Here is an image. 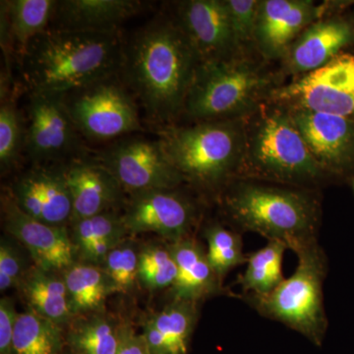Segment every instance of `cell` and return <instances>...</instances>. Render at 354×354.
<instances>
[{"label":"cell","instance_id":"6da1fadb","mask_svg":"<svg viewBox=\"0 0 354 354\" xmlns=\"http://www.w3.org/2000/svg\"><path fill=\"white\" fill-rule=\"evenodd\" d=\"M199 64L178 22L158 16L125 44L120 74L149 120L167 123L184 109Z\"/></svg>","mask_w":354,"mask_h":354},{"label":"cell","instance_id":"7a4b0ae2","mask_svg":"<svg viewBox=\"0 0 354 354\" xmlns=\"http://www.w3.org/2000/svg\"><path fill=\"white\" fill-rule=\"evenodd\" d=\"M124 46L118 32L95 34L46 30L22 55L30 95L64 97L120 73Z\"/></svg>","mask_w":354,"mask_h":354},{"label":"cell","instance_id":"3957f363","mask_svg":"<svg viewBox=\"0 0 354 354\" xmlns=\"http://www.w3.org/2000/svg\"><path fill=\"white\" fill-rule=\"evenodd\" d=\"M223 205L239 230L283 242L290 250L317 241L320 206L306 191L243 180L228 189Z\"/></svg>","mask_w":354,"mask_h":354},{"label":"cell","instance_id":"277c9868","mask_svg":"<svg viewBox=\"0 0 354 354\" xmlns=\"http://www.w3.org/2000/svg\"><path fill=\"white\" fill-rule=\"evenodd\" d=\"M243 127L239 176L267 183L306 185L326 174L288 111L259 104Z\"/></svg>","mask_w":354,"mask_h":354},{"label":"cell","instance_id":"5b68a950","mask_svg":"<svg viewBox=\"0 0 354 354\" xmlns=\"http://www.w3.org/2000/svg\"><path fill=\"white\" fill-rule=\"evenodd\" d=\"M160 141L183 181L214 189L239 172L244 132L241 123L232 120L204 121L169 128Z\"/></svg>","mask_w":354,"mask_h":354},{"label":"cell","instance_id":"8992f818","mask_svg":"<svg viewBox=\"0 0 354 354\" xmlns=\"http://www.w3.org/2000/svg\"><path fill=\"white\" fill-rule=\"evenodd\" d=\"M293 252L297 256V267L290 278L272 292L246 295L247 299L261 315L283 323L318 344L328 325L323 293L327 258L318 241L300 245Z\"/></svg>","mask_w":354,"mask_h":354},{"label":"cell","instance_id":"52a82bcc","mask_svg":"<svg viewBox=\"0 0 354 354\" xmlns=\"http://www.w3.org/2000/svg\"><path fill=\"white\" fill-rule=\"evenodd\" d=\"M270 80L248 60L230 57L198 65L184 109L204 121L232 120L259 106Z\"/></svg>","mask_w":354,"mask_h":354},{"label":"cell","instance_id":"ba28073f","mask_svg":"<svg viewBox=\"0 0 354 354\" xmlns=\"http://www.w3.org/2000/svg\"><path fill=\"white\" fill-rule=\"evenodd\" d=\"M72 121L88 140L109 141L141 129L138 109L118 75L64 97Z\"/></svg>","mask_w":354,"mask_h":354},{"label":"cell","instance_id":"9c48e42d","mask_svg":"<svg viewBox=\"0 0 354 354\" xmlns=\"http://www.w3.org/2000/svg\"><path fill=\"white\" fill-rule=\"evenodd\" d=\"M290 111L349 116L354 114V55L339 53L327 64L274 92Z\"/></svg>","mask_w":354,"mask_h":354},{"label":"cell","instance_id":"30bf717a","mask_svg":"<svg viewBox=\"0 0 354 354\" xmlns=\"http://www.w3.org/2000/svg\"><path fill=\"white\" fill-rule=\"evenodd\" d=\"M97 162L111 171L122 189L132 194L174 189L183 183L160 140H118L100 153Z\"/></svg>","mask_w":354,"mask_h":354},{"label":"cell","instance_id":"8fae6325","mask_svg":"<svg viewBox=\"0 0 354 354\" xmlns=\"http://www.w3.org/2000/svg\"><path fill=\"white\" fill-rule=\"evenodd\" d=\"M24 149L38 165L76 155L80 133L70 118L64 97L30 95Z\"/></svg>","mask_w":354,"mask_h":354},{"label":"cell","instance_id":"7c38bea8","mask_svg":"<svg viewBox=\"0 0 354 354\" xmlns=\"http://www.w3.org/2000/svg\"><path fill=\"white\" fill-rule=\"evenodd\" d=\"M195 218L192 203L174 189L132 194L122 215L128 234L153 232L169 243L189 237Z\"/></svg>","mask_w":354,"mask_h":354},{"label":"cell","instance_id":"4fadbf2b","mask_svg":"<svg viewBox=\"0 0 354 354\" xmlns=\"http://www.w3.org/2000/svg\"><path fill=\"white\" fill-rule=\"evenodd\" d=\"M1 205L4 228L29 251L36 266L64 272L75 264V247L66 227L35 220L16 205L10 195L2 196Z\"/></svg>","mask_w":354,"mask_h":354},{"label":"cell","instance_id":"5bb4252c","mask_svg":"<svg viewBox=\"0 0 354 354\" xmlns=\"http://www.w3.org/2000/svg\"><path fill=\"white\" fill-rule=\"evenodd\" d=\"M177 22L201 62L234 57L237 50L225 0H190L179 4Z\"/></svg>","mask_w":354,"mask_h":354},{"label":"cell","instance_id":"9a60e30c","mask_svg":"<svg viewBox=\"0 0 354 354\" xmlns=\"http://www.w3.org/2000/svg\"><path fill=\"white\" fill-rule=\"evenodd\" d=\"M9 195L35 220L60 227L71 220L72 202L65 167L37 165L15 181Z\"/></svg>","mask_w":354,"mask_h":354},{"label":"cell","instance_id":"2e32d148","mask_svg":"<svg viewBox=\"0 0 354 354\" xmlns=\"http://www.w3.org/2000/svg\"><path fill=\"white\" fill-rule=\"evenodd\" d=\"M310 152L324 171L339 172L354 160L351 118L309 111H288Z\"/></svg>","mask_w":354,"mask_h":354},{"label":"cell","instance_id":"e0dca14e","mask_svg":"<svg viewBox=\"0 0 354 354\" xmlns=\"http://www.w3.org/2000/svg\"><path fill=\"white\" fill-rule=\"evenodd\" d=\"M320 7L306 0H265L260 2L255 41L268 58L283 57L291 43L313 24Z\"/></svg>","mask_w":354,"mask_h":354},{"label":"cell","instance_id":"ac0fdd59","mask_svg":"<svg viewBox=\"0 0 354 354\" xmlns=\"http://www.w3.org/2000/svg\"><path fill=\"white\" fill-rule=\"evenodd\" d=\"M136 0H62L57 1L50 29L55 31L111 34L141 12Z\"/></svg>","mask_w":354,"mask_h":354},{"label":"cell","instance_id":"d6986e66","mask_svg":"<svg viewBox=\"0 0 354 354\" xmlns=\"http://www.w3.org/2000/svg\"><path fill=\"white\" fill-rule=\"evenodd\" d=\"M65 178L71 196V223L109 212L122 191L115 177L99 162L73 160L65 165Z\"/></svg>","mask_w":354,"mask_h":354},{"label":"cell","instance_id":"ffe728a7","mask_svg":"<svg viewBox=\"0 0 354 354\" xmlns=\"http://www.w3.org/2000/svg\"><path fill=\"white\" fill-rule=\"evenodd\" d=\"M354 27L339 18L310 25L286 53V66L293 73H308L327 64L353 41Z\"/></svg>","mask_w":354,"mask_h":354},{"label":"cell","instance_id":"44dd1931","mask_svg":"<svg viewBox=\"0 0 354 354\" xmlns=\"http://www.w3.org/2000/svg\"><path fill=\"white\" fill-rule=\"evenodd\" d=\"M169 247L177 266L176 279L171 288L172 299L199 304L223 291V281L209 264L207 251L196 239L189 236L169 243Z\"/></svg>","mask_w":354,"mask_h":354},{"label":"cell","instance_id":"7402d4cb","mask_svg":"<svg viewBox=\"0 0 354 354\" xmlns=\"http://www.w3.org/2000/svg\"><path fill=\"white\" fill-rule=\"evenodd\" d=\"M19 288L30 309L44 318L60 327L75 320L62 274L36 266L26 272Z\"/></svg>","mask_w":354,"mask_h":354},{"label":"cell","instance_id":"603a6c76","mask_svg":"<svg viewBox=\"0 0 354 354\" xmlns=\"http://www.w3.org/2000/svg\"><path fill=\"white\" fill-rule=\"evenodd\" d=\"M62 274L75 319L101 312L106 298L116 292L101 266L77 261Z\"/></svg>","mask_w":354,"mask_h":354},{"label":"cell","instance_id":"cb8c5ba5","mask_svg":"<svg viewBox=\"0 0 354 354\" xmlns=\"http://www.w3.org/2000/svg\"><path fill=\"white\" fill-rule=\"evenodd\" d=\"M57 1L55 0H13L4 6V32L19 48L20 53L28 44L50 29Z\"/></svg>","mask_w":354,"mask_h":354},{"label":"cell","instance_id":"d4e9b609","mask_svg":"<svg viewBox=\"0 0 354 354\" xmlns=\"http://www.w3.org/2000/svg\"><path fill=\"white\" fill-rule=\"evenodd\" d=\"M120 326L102 311L79 317L71 323L70 346L76 354H118Z\"/></svg>","mask_w":354,"mask_h":354},{"label":"cell","instance_id":"484cf974","mask_svg":"<svg viewBox=\"0 0 354 354\" xmlns=\"http://www.w3.org/2000/svg\"><path fill=\"white\" fill-rule=\"evenodd\" d=\"M288 246L278 241H268L266 246L248 255L246 269L239 283L246 295H266L285 279L283 260Z\"/></svg>","mask_w":354,"mask_h":354},{"label":"cell","instance_id":"4316f807","mask_svg":"<svg viewBox=\"0 0 354 354\" xmlns=\"http://www.w3.org/2000/svg\"><path fill=\"white\" fill-rule=\"evenodd\" d=\"M62 346V327L30 308L18 314L12 354H59Z\"/></svg>","mask_w":354,"mask_h":354},{"label":"cell","instance_id":"83f0119b","mask_svg":"<svg viewBox=\"0 0 354 354\" xmlns=\"http://www.w3.org/2000/svg\"><path fill=\"white\" fill-rule=\"evenodd\" d=\"M197 304L172 299L162 311L150 317L153 325L169 342L174 354L187 353L190 335L197 322Z\"/></svg>","mask_w":354,"mask_h":354},{"label":"cell","instance_id":"f1b7e54d","mask_svg":"<svg viewBox=\"0 0 354 354\" xmlns=\"http://www.w3.org/2000/svg\"><path fill=\"white\" fill-rule=\"evenodd\" d=\"M205 237L209 264L221 281L232 269L247 262L248 255L243 252L241 236L237 232L214 223L205 230Z\"/></svg>","mask_w":354,"mask_h":354},{"label":"cell","instance_id":"f546056e","mask_svg":"<svg viewBox=\"0 0 354 354\" xmlns=\"http://www.w3.org/2000/svg\"><path fill=\"white\" fill-rule=\"evenodd\" d=\"M71 223L70 236L75 247L77 261L97 242L106 239H127L129 234L122 216L111 211Z\"/></svg>","mask_w":354,"mask_h":354},{"label":"cell","instance_id":"4dcf8cb0","mask_svg":"<svg viewBox=\"0 0 354 354\" xmlns=\"http://www.w3.org/2000/svg\"><path fill=\"white\" fill-rule=\"evenodd\" d=\"M177 277L176 260L169 245L152 244L140 249L139 281L152 290L171 288Z\"/></svg>","mask_w":354,"mask_h":354},{"label":"cell","instance_id":"1f68e13d","mask_svg":"<svg viewBox=\"0 0 354 354\" xmlns=\"http://www.w3.org/2000/svg\"><path fill=\"white\" fill-rule=\"evenodd\" d=\"M140 249L130 239L113 248L101 267L108 274L116 292H129L139 281Z\"/></svg>","mask_w":354,"mask_h":354},{"label":"cell","instance_id":"d6a6232c","mask_svg":"<svg viewBox=\"0 0 354 354\" xmlns=\"http://www.w3.org/2000/svg\"><path fill=\"white\" fill-rule=\"evenodd\" d=\"M25 132L17 109L12 102L0 109V165L2 171L11 169L17 162L24 148Z\"/></svg>","mask_w":354,"mask_h":354},{"label":"cell","instance_id":"836d02e7","mask_svg":"<svg viewBox=\"0 0 354 354\" xmlns=\"http://www.w3.org/2000/svg\"><path fill=\"white\" fill-rule=\"evenodd\" d=\"M237 48L255 41L260 2L256 0H225Z\"/></svg>","mask_w":354,"mask_h":354},{"label":"cell","instance_id":"e575fe53","mask_svg":"<svg viewBox=\"0 0 354 354\" xmlns=\"http://www.w3.org/2000/svg\"><path fill=\"white\" fill-rule=\"evenodd\" d=\"M26 272L19 254L3 239L0 245V290L19 288Z\"/></svg>","mask_w":354,"mask_h":354},{"label":"cell","instance_id":"d590c367","mask_svg":"<svg viewBox=\"0 0 354 354\" xmlns=\"http://www.w3.org/2000/svg\"><path fill=\"white\" fill-rule=\"evenodd\" d=\"M12 299L0 300V354H12V342L18 317Z\"/></svg>","mask_w":354,"mask_h":354},{"label":"cell","instance_id":"8d00e7d4","mask_svg":"<svg viewBox=\"0 0 354 354\" xmlns=\"http://www.w3.org/2000/svg\"><path fill=\"white\" fill-rule=\"evenodd\" d=\"M118 354H150L143 335L137 334L130 326H120Z\"/></svg>","mask_w":354,"mask_h":354},{"label":"cell","instance_id":"74e56055","mask_svg":"<svg viewBox=\"0 0 354 354\" xmlns=\"http://www.w3.org/2000/svg\"><path fill=\"white\" fill-rule=\"evenodd\" d=\"M143 335L150 354H174L164 335L156 328L150 318L143 325Z\"/></svg>","mask_w":354,"mask_h":354}]
</instances>
